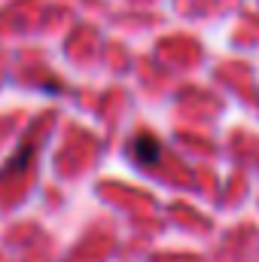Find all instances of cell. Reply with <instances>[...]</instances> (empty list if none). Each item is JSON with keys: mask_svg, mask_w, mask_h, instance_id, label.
Here are the masks:
<instances>
[{"mask_svg": "<svg viewBox=\"0 0 259 262\" xmlns=\"http://www.w3.org/2000/svg\"><path fill=\"white\" fill-rule=\"evenodd\" d=\"M134 159L140 165H156L162 159V143L153 134H137L134 137Z\"/></svg>", "mask_w": 259, "mask_h": 262, "instance_id": "obj_1", "label": "cell"}]
</instances>
